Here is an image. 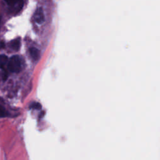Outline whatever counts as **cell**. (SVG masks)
<instances>
[{"instance_id":"cell-1","label":"cell","mask_w":160,"mask_h":160,"mask_svg":"<svg viewBox=\"0 0 160 160\" xmlns=\"http://www.w3.org/2000/svg\"><path fill=\"white\" fill-rule=\"evenodd\" d=\"M8 68L12 72H19L21 69V61L18 56H12L8 62Z\"/></svg>"},{"instance_id":"cell-2","label":"cell","mask_w":160,"mask_h":160,"mask_svg":"<svg viewBox=\"0 0 160 160\" xmlns=\"http://www.w3.org/2000/svg\"><path fill=\"white\" fill-rule=\"evenodd\" d=\"M34 19L36 22L39 24H42L44 21V16L42 9L41 8H38L34 13Z\"/></svg>"},{"instance_id":"cell-3","label":"cell","mask_w":160,"mask_h":160,"mask_svg":"<svg viewBox=\"0 0 160 160\" xmlns=\"http://www.w3.org/2000/svg\"><path fill=\"white\" fill-rule=\"evenodd\" d=\"M29 52L34 60H38L39 58V51L36 48H31L29 49Z\"/></svg>"},{"instance_id":"cell-4","label":"cell","mask_w":160,"mask_h":160,"mask_svg":"<svg viewBox=\"0 0 160 160\" xmlns=\"http://www.w3.org/2000/svg\"><path fill=\"white\" fill-rule=\"evenodd\" d=\"M10 47L15 51L19 50L20 48V41L19 39H14L10 42Z\"/></svg>"},{"instance_id":"cell-5","label":"cell","mask_w":160,"mask_h":160,"mask_svg":"<svg viewBox=\"0 0 160 160\" xmlns=\"http://www.w3.org/2000/svg\"><path fill=\"white\" fill-rule=\"evenodd\" d=\"M8 58L6 55L0 54V68H2L8 63Z\"/></svg>"},{"instance_id":"cell-6","label":"cell","mask_w":160,"mask_h":160,"mask_svg":"<svg viewBox=\"0 0 160 160\" xmlns=\"http://www.w3.org/2000/svg\"><path fill=\"white\" fill-rule=\"evenodd\" d=\"M4 1L9 6H14L17 4L21 6H22V4H23L22 0H4Z\"/></svg>"},{"instance_id":"cell-7","label":"cell","mask_w":160,"mask_h":160,"mask_svg":"<svg viewBox=\"0 0 160 160\" xmlns=\"http://www.w3.org/2000/svg\"><path fill=\"white\" fill-rule=\"evenodd\" d=\"M41 105L39 103L37 102H32V103L30 105V106H29V108H30L31 109H41Z\"/></svg>"},{"instance_id":"cell-8","label":"cell","mask_w":160,"mask_h":160,"mask_svg":"<svg viewBox=\"0 0 160 160\" xmlns=\"http://www.w3.org/2000/svg\"><path fill=\"white\" fill-rule=\"evenodd\" d=\"M7 116H8V112L2 106L0 105V118L6 117Z\"/></svg>"},{"instance_id":"cell-9","label":"cell","mask_w":160,"mask_h":160,"mask_svg":"<svg viewBox=\"0 0 160 160\" xmlns=\"http://www.w3.org/2000/svg\"><path fill=\"white\" fill-rule=\"evenodd\" d=\"M4 46V44L2 42H0V49L2 48Z\"/></svg>"}]
</instances>
